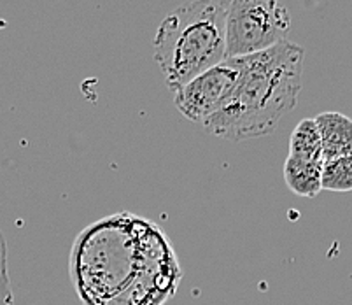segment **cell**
<instances>
[{"label": "cell", "mask_w": 352, "mask_h": 305, "mask_svg": "<svg viewBox=\"0 0 352 305\" xmlns=\"http://www.w3.org/2000/svg\"><path fill=\"white\" fill-rule=\"evenodd\" d=\"M181 279L165 232L132 213L91 223L70 251V281L82 305H163Z\"/></svg>", "instance_id": "6da1fadb"}, {"label": "cell", "mask_w": 352, "mask_h": 305, "mask_svg": "<svg viewBox=\"0 0 352 305\" xmlns=\"http://www.w3.org/2000/svg\"><path fill=\"white\" fill-rule=\"evenodd\" d=\"M305 51L284 41L249 56H236L240 76L219 111L204 123L209 134L232 143L270 136L298 105Z\"/></svg>", "instance_id": "7a4b0ae2"}, {"label": "cell", "mask_w": 352, "mask_h": 305, "mask_svg": "<svg viewBox=\"0 0 352 305\" xmlns=\"http://www.w3.org/2000/svg\"><path fill=\"white\" fill-rule=\"evenodd\" d=\"M226 59L225 8L221 0H191L179 6L156 30L155 60L172 92Z\"/></svg>", "instance_id": "3957f363"}, {"label": "cell", "mask_w": 352, "mask_h": 305, "mask_svg": "<svg viewBox=\"0 0 352 305\" xmlns=\"http://www.w3.org/2000/svg\"><path fill=\"white\" fill-rule=\"evenodd\" d=\"M225 8L226 56H249L284 43L291 16L279 0H221Z\"/></svg>", "instance_id": "277c9868"}, {"label": "cell", "mask_w": 352, "mask_h": 305, "mask_svg": "<svg viewBox=\"0 0 352 305\" xmlns=\"http://www.w3.org/2000/svg\"><path fill=\"white\" fill-rule=\"evenodd\" d=\"M240 76L235 59L206 70L174 92V104L182 116L193 123H206L225 104Z\"/></svg>", "instance_id": "5b68a950"}, {"label": "cell", "mask_w": 352, "mask_h": 305, "mask_svg": "<svg viewBox=\"0 0 352 305\" xmlns=\"http://www.w3.org/2000/svg\"><path fill=\"white\" fill-rule=\"evenodd\" d=\"M322 139V153L326 160L352 155V120L342 112H321L314 118Z\"/></svg>", "instance_id": "8992f818"}, {"label": "cell", "mask_w": 352, "mask_h": 305, "mask_svg": "<svg viewBox=\"0 0 352 305\" xmlns=\"http://www.w3.org/2000/svg\"><path fill=\"white\" fill-rule=\"evenodd\" d=\"M322 169L324 160L287 155L283 170L284 181L294 195L314 198L322 189Z\"/></svg>", "instance_id": "52a82bcc"}, {"label": "cell", "mask_w": 352, "mask_h": 305, "mask_svg": "<svg viewBox=\"0 0 352 305\" xmlns=\"http://www.w3.org/2000/svg\"><path fill=\"white\" fill-rule=\"evenodd\" d=\"M289 155L300 156V158L324 160L321 132L316 120L305 118L294 127L289 137Z\"/></svg>", "instance_id": "ba28073f"}, {"label": "cell", "mask_w": 352, "mask_h": 305, "mask_svg": "<svg viewBox=\"0 0 352 305\" xmlns=\"http://www.w3.org/2000/svg\"><path fill=\"white\" fill-rule=\"evenodd\" d=\"M322 189L337 193L352 191V155L326 160L322 169Z\"/></svg>", "instance_id": "9c48e42d"}, {"label": "cell", "mask_w": 352, "mask_h": 305, "mask_svg": "<svg viewBox=\"0 0 352 305\" xmlns=\"http://www.w3.org/2000/svg\"><path fill=\"white\" fill-rule=\"evenodd\" d=\"M14 304L12 282L9 277V260H8V240L0 230V305Z\"/></svg>", "instance_id": "30bf717a"}]
</instances>
